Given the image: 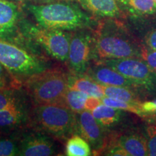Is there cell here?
<instances>
[{"mask_svg":"<svg viewBox=\"0 0 156 156\" xmlns=\"http://www.w3.org/2000/svg\"><path fill=\"white\" fill-rule=\"evenodd\" d=\"M27 9L42 28L66 31L90 28L94 20L77 4L58 2L29 5Z\"/></svg>","mask_w":156,"mask_h":156,"instance_id":"1","label":"cell"},{"mask_svg":"<svg viewBox=\"0 0 156 156\" xmlns=\"http://www.w3.org/2000/svg\"><path fill=\"white\" fill-rule=\"evenodd\" d=\"M113 19L105 20L98 25L93 35V56L98 60L141 57L142 48L124 25Z\"/></svg>","mask_w":156,"mask_h":156,"instance_id":"2","label":"cell"},{"mask_svg":"<svg viewBox=\"0 0 156 156\" xmlns=\"http://www.w3.org/2000/svg\"><path fill=\"white\" fill-rule=\"evenodd\" d=\"M70 77L58 69H47L25 79V85L36 106L64 103Z\"/></svg>","mask_w":156,"mask_h":156,"instance_id":"3","label":"cell"},{"mask_svg":"<svg viewBox=\"0 0 156 156\" xmlns=\"http://www.w3.org/2000/svg\"><path fill=\"white\" fill-rule=\"evenodd\" d=\"M37 125L58 140H66L78 132L77 117L64 103L38 105L34 111Z\"/></svg>","mask_w":156,"mask_h":156,"instance_id":"4","label":"cell"},{"mask_svg":"<svg viewBox=\"0 0 156 156\" xmlns=\"http://www.w3.org/2000/svg\"><path fill=\"white\" fill-rule=\"evenodd\" d=\"M0 63L11 75L18 78H28L48 68L40 57L23 46L0 38Z\"/></svg>","mask_w":156,"mask_h":156,"instance_id":"5","label":"cell"},{"mask_svg":"<svg viewBox=\"0 0 156 156\" xmlns=\"http://www.w3.org/2000/svg\"><path fill=\"white\" fill-rule=\"evenodd\" d=\"M22 28L24 35L29 41L40 45L51 56L58 61L67 62L72 33L44 28L24 20Z\"/></svg>","mask_w":156,"mask_h":156,"instance_id":"6","label":"cell"},{"mask_svg":"<svg viewBox=\"0 0 156 156\" xmlns=\"http://www.w3.org/2000/svg\"><path fill=\"white\" fill-rule=\"evenodd\" d=\"M122 74L136 87L150 92L156 91V73L146 62L138 58H110L97 61Z\"/></svg>","mask_w":156,"mask_h":156,"instance_id":"7","label":"cell"},{"mask_svg":"<svg viewBox=\"0 0 156 156\" xmlns=\"http://www.w3.org/2000/svg\"><path fill=\"white\" fill-rule=\"evenodd\" d=\"M93 35L90 34L88 28L72 33L67 62L69 69L75 75L86 73L93 56Z\"/></svg>","mask_w":156,"mask_h":156,"instance_id":"8","label":"cell"},{"mask_svg":"<svg viewBox=\"0 0 156 156\" xmlns=\"http://www.w3.org/2000/svg\"><path fill=\"white\" fill-rule=\"evenodd\" d=\"M19 5L11 0H0V38L23 46L31 42L23 31Z\"/></svg>","mask_w":156,"mask_h":156,"instance_id":"9","label":"cell"},{"mask_svg":"<svg viewBox=\"0 0 156 156\" xmlns=\"http://www.w3.org/2000/svg\"><path fill=\"white\" fill-rule=\"evenodd\" d=\"M54 140L41 133L28 134L20 140L21 156H49L56 155Z\"/></svg>","mask_w":156,"mask_h":156,"instance_id":"10","label":"cell"},{"mask_svg":"<svg viewBox=\"0 0 156 156\" xmlns=\"http://www.w3.org/2000/svg\"><path fill=\"white\" fill-rule=\"evenodd\" d=\"M78 133L95 150L100 149L103 142L101 124L93 116L91 112L84 110L77 117Z\"/></svg>","mask_w":156,"mask_h":156,"instance_id":"11","label":"cell"},{"mask_svg":"<svg viewBox=\"0 0 156 156\" xmlns=\"http://www.w3.org/2000/svg\"><path fill=\"white\" fill-rule=\"evenodd\" d=\"M84 75L92 78L93 80L102 85L121 86L129 88L136 87L122 74L102 64L97 63L93 67H89Z\"/></svg>","mask_w":156,"mask_h":156,"instance_id":"12","label":"cell"},{"mask_svg":"<svg viewBox=\"0 0 156 156\" xmlns=\"http://www.w3.org/2000/svg\"><path fill=\"white\" fill-rule=\"evenodd\" d=\"M84 10L103 18H118L122 12L117 0H77Z\"/></svg>","mask_w":156,"mask_h":156,"instance_id":"13","label":"cell"},{"mask_svg":"<svg viewBox=\"0 0 156 156\" xmlns=\"http://www.w3.org/2000/svg\"><path fill=\"white\" fill-rule=\"evenodd\" d=\"M27 119V112L23 103L0 110V131H8L20 126Z\"/></svg>","mask_w":156,"mask_h":156,"instance_id":"14","label":"cell"},{"mask_svg":"<svg viewBox=\"0 0 156 156\" xmlns=\"http://www.w3.org/2000/svg\"><path fill=\"white\" fill-rule=\"evenodd\" d=\"M115 145L122 148L126 155H148L147 142L139 134H130L121 136L115 142Z\"/></svg>","mask_w":156,"mask_h":156,"instance_id":"15","label":"cell"},{"mask_svg":"<svg viewBox=\"0 0 156 156\" xmlns=\"http://www.w3.org/2000/svg\"><path fill=\"white\" fill-rule=\"evenodd\" d=\"M69 88L86 93L88 96L102 98L105 96L103 85L85 75H75L69 78Z\"/></svg>","mask_w":156,"mask_h":156,"instance_id":"16","label":"cell"},{"mask_svg":"<svg viewBox=\"0 0 156 156\" xmlns=\"http://www.w3.org/2000/svg\"><path fill=\"white\" fill-rule=\"evenodd\" d=\"M120 8L134 16L151 15L156 12L154 0H117Z\"/></svg>","mask_w":156,"mask_h":156,"instance_id":"17","label":"cell"},{"mask_svg":"<svg viewBox=\"0 0 156 156\" xmlns=\"http://www.w3.org/2000/svg\"><path fill=\"white\" fill-rule=\"evenodd\" d=\"M122 111L101 103L91 113L101 126H109L119 121Z\"/></svg>","mask_w":156,"mask_h":156,"instance_id":"18","label":"cell"},{"mask_svg":"<svg viewBox=\"0 0 156 156\" xmlns=\"http://www.w3.org/2000/svg\"><path fill=\"white\" fill-rule=\"evenodd\" d=\"M65 155L67 156H88L92 155L90 144L83 136L73 134L67 140Z\"/></svg>","mask_w":156,"mask_h":156,"instance_id":"19","label":"cell"},{"mask_svg":"<svg viewBox=\"0 0 156 156\" xmlns=\"http://www.w3.org/2000/svg\"><path fill=\"white\" fill-rule=\"evenodd\" d=\"M105 96L112 98L116 100L126 102L139 103L140 101L138 96L131 90V88L121 86L103 85Z\"/></svg>","mask_w":156,"mask_h":156,"instance_id":"20","label":"cell"},{"mask_svg":"<svg viewBox=\"0 0 156 156\" xmlns=\"http://www.w3.org/2000/svg\"><path fill=\"white\" fill-rule=\"evenodd\" d=\"M88 97L82 91L69 88L64 98V103L76 114L85 110V102Z\"/></svg>","mask_w":156,"mask_h":156,"instance_id":"21","label":"cell"},{"mask_svg":"<svg viewBox=\"0 0 156 156\" xmlns=\"http://www.w3.org/2000/svg\"><path fill=\"white\" fill-rule=\"evenodd\" d=\"M101 101L103 104L106 105V106L113 107V108L121 109V110L128 111V112H131L134 114H136L140 116H142V112L141 108V103H130L126 102V101H119L116 99L112 98H108L106 96L103 97L101 98Z\"/></svg>","mask_w":156,"mask_h":156,"instance_id":"22","label":"cell"},{"mask_svg":"<svg viewBox=\"0 0 156 156\" xmlns=\"http://www.w3.org/2000/svg\"><path fill=\"white\" fill-rule=\"evenodd\" d=\"M20 103V95L15 87L0 88V110Z\"/></svg>","mask_w":156,"mask_h":156,"instance_id":"23","label":"cell"},{"mask_svg":"<svg viewBox=\"0 0 156 156\" xmlns=\"http://www.w3.org/2000/svg\"><path fill=\"white\" fill-rule=\"evenodd\" d=\"M20 141L15 138H0V156L19 155Z\"/></svg>","mask_w":156,"mask_h":156,"instance_id":"24","label":"cell"},{"mask_svg":"<svg viewBox=\"0 0 156 156\" xmlns=\"http://www.w3.org/2000/svg\"><path fill=\"white\" fill-rule=\"evenodd\" d=\"M17 80L0 63V88L13 87Z\"/></svg>","mask_w":156,"mask_h":156,"instance_id":"25","label":"cell"},{"mask_svg":"<svg viewBox=\"0 0 156 156\" xmlns=\"http://www.w3.org/2000/svg\"><path fill=\"white\" fill-rule=\"evenodd\" d=\"M141 58H143L144 61L156 73V50L147 47L142 48Z\"/></svg>","mask_w":156,"mask_h":156,"instance_id":"26","label":"cell"},{"mask_svg":"<svg viewBox=\"0 0 156 156\" xmlns=\"http://www.w3.org/2000/svg\"><path fill=\"white\" fill-rule=\"evenodd\" d=\"M149 140L147 142L148 155L156 156V126H151L148 129Z\"/></svg>","mask_w":156,"mask_h":156,"instance_id":"27","label":"cell"},{"mask_svg":"<svg viewBox=\"0 0 156 156\" xmlns=\"http://www.w3.org/2000/svg\"><path fill=\"white\" fill-rule=\"evenodd\" d=\"M145 45L147 48L156 50V29L150 31L145 37Z\"/></svg>","mask_w":156,"mask_h":156,"instance_id":"28","label":"cell"},{"mask_svg":"<svg viewBox=\"0 0 156 156\" xmlns=\"http://www.w3.org/2000/svg\"><path fill=\"white\" fill-rule=\"evenodd\" d=\"M102 103L101 98H95L93 96L87 97L86 102H85V110L89 111V112H93L95 108L100 106Z\"/></svg>","mask_w":156,"mask_h":156,"instance_id":"29","label":"cell"},{"mask_svg":"<svg viewBox=\"0 0 156 156\" xmlns=\"http://www.w3.org/2000/svg\"><path fill=\"white\" fill-rule=\"evenodd\" d=\"M141 108L142 112L145 113H156V100L153 101H146L141 103Z\"/></svg>","mask_w":156,"mask_h":156,"instance_id":"30","label":"cell"},{"mask_svg":"<svg viewBox=\"0 0 156 156\" xmlns=\"http://www.w3.org/2000/svg\"><path fill=\"white\" fill-rule=\"evenodd\" d=\"M11 1L15 2H23L27 1V0H11Z\"/></svg>","mask_w":156,"mask_h":156,"instance_id":"31","label":"cell"},{"mask_svg":"<svg viewBox=\"0 0 156 156\" xmlns=\"http://www.w3.org/2000/svg\"><path fill=\"white\" fill-rule=\"evenodd\" d=\"M44 1H48V0H44ZM57 1H72V0H57Z\"/></svg>","mask_w":156,"mask_h":156,"instance_id":"32","label":"cell"},{"mask_svg":"<svg viewBox=\"0 0 156 156\" xmlns=\"http://www.w3.org/2000/svg\"><path fill=\"white\" fill-rule=\"evenodd\" d=\"M154 2H155L156 3V0H154Z\"/></svg>","mask_w":156,"mask_h":156,"instance_id":"33","label":"cell"}]
</instances>
